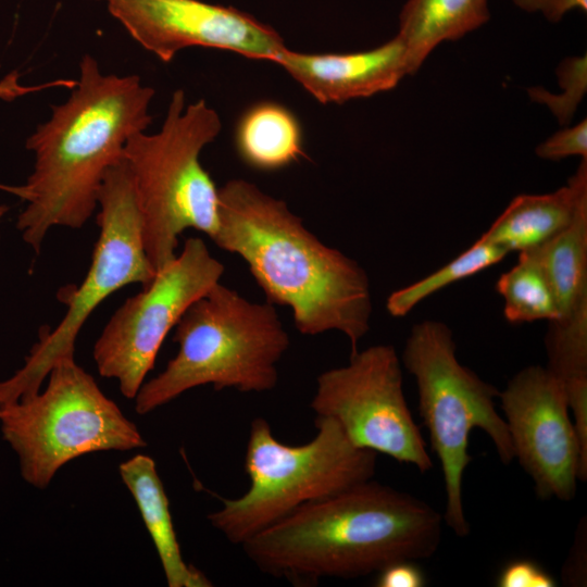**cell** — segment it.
<instances>
[{
    "label": "cell",
    "mask_w": 587,
    "mask_h": 587,
    "mask_svg": "<svg viewBox=\"0 0 587 587\" xmlns=\"http://www.w3.org/2000/svg\"><path fill=\"white\" fill-rule=\"evenodd\" d=\"M153 96L138 75L107 74L92 55L82 58L70 97L27 138L34 170L14 188L26 202L16 227L36 252L52 227L80 228L89 220L105 174L150 125Z\"/></svg>",
    "instance_id": "cell-1"
},
{
    "label": "cell",
    "mask_w": 587,
    "mask_h": 587,
    "mask_svg": "<svg viewBox=\"0 0 587 587\" xmlns=\"http://www.w3.org/2000/svg\"><path fill=\"white\" fill-rule=\"evenodd\" d=\"M220 248L240 255L266 301L291 309L303 335L341 332L351 354L370 329L373 310L365 270L323 243L286 202L245 179L218 188Z\"/></svg>",
    "instance_id": "cell-2"
},
{
    "label": "cell",
    "mask_w": 587,
    "mask_h": 587,
    "mask_svg": "<svg viewBox=\"0 0 587 587\" xmlns=\"http://www.w3.org/2000/svg\"><path fill=\"white\" fill-rule=\"evenodd\" d=\"M442 523L423 500L370 479L300 507L241 546L260 571L313 585L428 559L441 541Z\"/></svg>",
    "instance_id": "cell-3"
},
{
    "label": "cell",
    "mask_w": 587,
    "mask_h": 587,
    "mask_svg": "<svg viewBox=\"0 0 587 587\" xmlns=\"http://www.w3.org/2000/svg\"><path fill=\"white\" fill-rule=\"evenodd\" d=\"M178 352L143 383L135 410L147 414L202 385L241 392L272 390L289 336L274 304L251 302L220 283L197 299L175 325Z\"/></svg>",
    "instance_id": "cell-4"
},
{
    "label": "cell",
    "mask_w": 587,
    "mask_h": 587,
    "mask_svg": "<svg viewBox=\"0 0 587 587\" xmlns=\"http://www.w3.org/2000/svg\"><path fill=\"white\" fill-rule=\"evenodd\" d=\"M222 128L217 112L204 100L186 104L173 92L164 122L154 134L140 132L125 145L142 224L143 245L155 273L177 255L178 236L187 228L212 241L218 227V188L200 162L201 151Z\"/></svg>",
    "instance_id": "cell-5"
},
{
    "label": "cell",
    "mask_w": 587,
    "mask_h": 587,
    "mask_svg": "<svg viewBox=\"0 0 587 587\" xmlns=\"http://www.w3.org/2000/svg\"><path fill=\"white\" fill-rule=\"evenodd\" d=\"M312 440L290 446L277 440L268 422L255 417L250 425L245 471L250 486L208 520L230 542L249 538L300 507L325 499L373 478L377 453L359 448L339 424L315 417Z\"/></svg>",
    "instance_id": "cell-6"
},
{
    "label": "cell",
    "mask_w": 587,
    "mask_h": 587,
    "mask_svg": "<svg viewBox=\"0 0 587 587\" xmlns=\"http://www.w3.org/2000/svg\"><path fill=\"white\" fill-rule=\"evenodd\" d=\"M402 363L415 379L420 415L440 462L446 492L444 523L457 536L465 537L470 524L462 484L472 461L471 432L480 428L486 433L503 464L514 459L505 421L495 405L499 391L458 360L452 330L440 321L424 320L412 327Z\"/></svg>",
    "instance_id": "cell-7"
},
{
    "label": "cell",
    "mask_w": 587,
    "mask_h": 587,
    "mask_svg": "<svg viewBox=\"0 0 587 587\" xmlns=\"http://www.w3.org/2000/svg\"><path fill=\"white\" fill-rule=\"evenodd\" d=\"M43 391L0 407L3 439L23 479L45 489L67 462L88 453L147 446L118 405L75 359L57 362Z\"/></svg>",
    "instance_id": "cell-8"
},
{
    "label": "cell",
    "mask_w": 587,
    "mask_h": 587,
    "mask_svg": "<svg viewBox=\"0 0 587 587\" xmlns=\"http://www.w3.org/2000/svg\"><path fill=\"white\" fill-rule=\"evenodd\" d=\"M98 207L99 237L87 275L80 286L64 289L67 311L62 321L52 330H41L24 365L0 382V407L38 392L57 362L74 359L79 330L109 296L134 283L143 287L155 275L143 245L134 183L123 159L105 174Z\"/></svg>",
    "instance_id": "cell-9"
},
{
    "label": "cell",
    "mask_w": 587,
    "mask_h": 587,
    "mask_svg": "<svg viewBox=\"0 0 587 587\" xmlns=\"http://www.w3.org/2000/svg\"><path fill=\"white\" fill-rule=\"evenodd\" d=\"M224 271L201 238H188L182 252L126 299L104 326L92 351L100 375L116 379L121 394L135 399L168 332L220 283Z\"/></svg>",
    "instance_id": "cell-10"
},
{
    "label": "cell",
    "mask_w": 587,
    "mask_h": 587,
    "mask_svg": "<svg viewBox=\"0 0 587 587\" xmlns=\"http://www.w3.org/2000/svg\"><path fill=\"white\" fill-rule=\"evenodd\" d=\"M311 409L316 416L336 421L359 448L384 453L422 473L433 466L408 407L400 359L391 345L358 350L347 365L320 374Z\"/></svg>",
    "instance_id": "cell-11"
},
{
    "label": "cell",
    "mask_w": 587,
    "mask_h": 587,
    "mask_svg": "<svg viewBox=\"0 0 587 587\" xmlns=\"http://www.w3.org/2000/svg\"><path fill=\"white\" fill-rule=\"evenodd\" d=\"M514 459L540 499L570 501L587 479V461L570 417L561 380L547 366L529 365L499 391Z\"/></svg>",
    "instance_id": "cell-12"
},
{
    "label": "cell",
    "mask_w": 587,
    "mask_h": 587,
    "mask_svg": "<svg viewBox=\"0 0 587 587\" xmlns=\"http://www.w3.org/2000/svg\"><path fill=\"white\" fill-rule=\"evenodd\" d=\"M110 14L145 50L171 62L204 47L275 62L286 48L270 25L235 7L201 0H104Z\"/></svg>",
    "instance_id": "cell-13"
},
{
    "label": "cell",
    "mask_w": 587,
    "mask_h": 587,
    "mask_svg": "<svg viewBox=\"0 0 587 587\" xmlns=\"http://www.w3.org/2000/svg\"><path fill=\"white\" fill-rule=\"evenodd\" d=\"M274 63L321 103H342L390 90L409 74L404 45L398 36L352 53H301L285 48Z\"/></svg>",
    "instance_id": "cell-14"
},
{
    "label": "cell",
    "mask_w": 587,
    "mask_h": 587,
    "mask_svg": "<svg viewBox=\"0 0 587 587\" xmlns=\"http://www.w3.org/2000/svg\"><path fill=\"white\" fill-rule=\"evenodd\" d=\"M587 201V159L567 185L545 195H519L480 236L509 253L533 250L563 230Z\"/></svg>",
    "instance_id": "cell-15"
},
{
    "label": "cell",
    "mask_w": 587,
    "mask_h": 587,
    "mask_svg": "<svg viewBox=\"0 0 587 587\" xmlns=\"http://www.w3.org/2000/svg\"><path fill=\"white\" fill-rule=\"evenodd\" d=\"M159 554L170 587H210L212 583L193 565L187 564L174 529L170 502L155 462L136 454L118 466Z\"/></svg>",
    "instance_id": "cell-16"
},
{
    "label": "cell",
    "mask_w": 587,
    "mask_h": 587,
    "mask_svg": "<svg viewBox=\"0 0 587 587\" xmlns=\"http://www.w3.org/2000/svg\"><path fill=\"white\" fill-rule=\"evenodd\" d=\"M489 0H408L399 14L397 36L404 45L409 74H414L444 41L462 38L490 18Z\"/></svg>",
    "instance_id": "cell-17"
},
{
    "label": "cell",
    "mask_w": 587,
    "mask_h": 587,
    "mask_svg": "<svg viewBox=\"0 0 587 587\" xmlns=\"http://www.w3.org/2000/svg\"><path fill=\"white\" fill-rule=\"evenodd\" d=\"M240 159L258 171H276L304 155L299 120L286 107L261 101L240 116L235 132Z\"/></svg>",
    "instance_id": "cell-18"
},
{
    "label": "cell",
    "mask_w": 587,
    "mask_h": 587,
    "mask_svg": "<svg viewBox=\"0 0 587 587\" xmlns=\"http://www.w3.org/2000/svg\"><path fill=\"white\" fill-rule=\"evenodd\" d=\"M520 253L529 257L545 274L559 310L555 321L563 320L587 302V201L553 238Z\"/></svg>",
    "instance_id": "cell-19"
},
{
    "label": "cell",
    "mask_w": 587,
    "mask_h": 587,
    "mask_svg": "<svg viewBox=\"0 0 587 587\" xmlns=\"http://www.w3.org/2000/svg\"><path fill=\"white\" fill-rule=\"evenodd\" d=\"M496 289L503 299V315L511 324L559 319L557 301L545 274L523 253H519L514 266L500 275Z\"/></svg>",
    "instance_id": "cell-20"
},
{
    "label": "cell",
    "mask_w": 587,
    "mask_h": 587,
    "mask_svg": "<svg viewBox=\"0 0 587 587\" xmlns=\"http://www.w3.org/2000/svg\"><path fill=\"white\" fill-rule=\"evenodd\" d=\"M508 254L502 247L479 237L470 248L437 271L391 292L386 302L387 311L395 317L404 316L424 299L451 284L489 268Z\"/></svg>",
    "instance_id": "cell-21"
},
{
    "label": "cell",
    "mask_w": 587,
    "mask_h": 587,
    "mask_svg": "<svg viewBox=\"0 0 587 587\" xmlns=\"http://www.w3.org/2000/svg\"><path fill=\"white\" fill-rule=\"evenodd\" d=\"M548 325L547 369L561 380L564 389L587 384V302Z\"/></svg>",
    "instance_id": "cell-22"
},
{
    "label": "cell",
    "mask_w": 587,
    "mask_h": 587,
    "mask_svg": "<svg viewBox=\"0 0 587 587\" xmlns=\"http://www.w3.org/2000/svg\"><path fill=\"white\" fill-rule=\"evenodd\" d=\"M562 93L555 95L540 87L528 89L533 101L546 104L561 125H567L587 90V58L571 57L557 67Z\"/></svg>",
    "instance_id": "cell-23"
},
{
    "label": "cell",
    "mask_w": 587,
    "mask_h": 587,
    "mask_svg": "<svg viewBox=\"0 0 587 587\" xmlns=\"http://www.w3.org/2000/svg\"><path fill=\"white\" fill-rule=\"evenodd\" d=\"M536 154L551 161H560L573 155L587 159V120L553 134L538 145Z\"/></svg>",
    "instance_id": "cell-24"
},
{
    "label": "cell",
    "mask_w": 587,
    "mask_h": 587,
    "mask_svg": "<svg viewBox=\"0 0 587 587\" xmlns=\"http://www.w3.org/2000/svg\"><path fill=\"white\" fill-rule=\"evenodd\" d=\"M499 587H554L555 578L538 563L519 559L507 563L496 579Z\"/></svg>",
    "instance_id": "cell-25"
},
{
    "label": "cell",
    "mask_w": 587,
    "mask_h": 587,
    "mask_svg": "<svg viewBox=\"0 0 587 587\" xmlns=\"http://www.w3.org/2000/svg\"><path fill=\"white\" fill-rule=\"evenodd\" d=\"M378 587H423L426 576L414 560H401L388 564L379 572L375 582Z\"/></svg>",
    "instance_id": "cell-26"
},
{
    "label": "cell",
    "mask_w": 587,
    "mask_h": 587,
    "mask_svg": "<svg viewBox=\"0 0 587 587\" xmlns=\"http://www.w3.org/2000/svg\"><path fill=\"white\" fill-rule=\"evenodd\" d=\"M75 84L76 79L61 78L39 85L28 86L22 84L21 74L13 71L0 80V99L4 101H13L28 93L38 92L49 88L62 87L72 89Z\"/></svg>",
    "instance_id": "cell-27"
},
{
    "label": "cell",
    "mask_w": 587,
    "mask_h": 587,
    "mask_svg": "<svg viewBox=\"0 0 587 587\" xmlns=\"http://www.w3.org/2000/svg\"><path fill=\"white\" fill-rule=\"evenodd\" d=\"M512 2L526 12L542 13L552 23L560 22L571 10L587 11V0H512Z\"/></svg>",
    "instance_id": "cell-28"
},
{
    "label": "cell",
    "mask_w": 587,
    "mask_h": 587,
    "mask_svg": "<svg viewBox=\"0 0 587 587\" xmlns=\"http://www.w3.org/2000/svg\"><path fill=\"white\" fill-rule=\"evenodd\" d=\"M580 538L575 540L572 553L570 554L566 564H564L562 578L564 584L582 586L583 582L586 579L583 578V575L586 577V571H583V558L586 557L585 550V537L583 538V532H579Z\"/></svg>",
    "instance_id": "cell-29"
},
{
    "label": "cell",
    "mask_w": 587,
    "mask_h": 587,
    "mask_svg": "<svg viewBox=\"0 0 587 587\" xmlns=\"http://www.w3.org/2000/svg\"><path fill=\"white\" fill-rule=\"evenodd\" d=\"M7 211H8V207L4 204H0V220L4 216Z\"/></svg>",
    "instance_id": "cell-30"
},
{
    "label": "cell",
    "mask_w": 587,
    "mask_h": 587,
    "mask_svg": "<svg viewBox=\"0 0 587 587\" xmlns=\"http://www.w3.org/2000/svg\"><path fill=\"white\" fill-rule=\"evenodd\" d=\"M96 1H99V0H96Z\"/></svg>",
    "instance_id": "cell-31"
}]
</instances>
